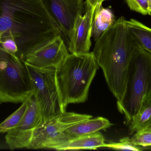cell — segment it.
<instances>
[{"label":"cell","mask_w":151,"mask_h":151,"mask_svg":"<svg viewBox=\"0 0 151 151\" xmlns=\"http://www.w3.org/2000/svg\"><path fill=\"white\" fill-rule=\"evenodd\" d=\"M95 10L85 7L84 15L78 13L68 35V48L71 54L89 53L91 46V28Z\"/></svg>","instance_id":"obj_10"},{"label":"cell","mask_w":151,"mask_h":151,"mask_svg":"<svg viewBox=\"0 0 151 151\" xmlns=\"http://www.w3.org/2000/svg\"><path fill=\"white\" fill-rule=\"evenodd\" d=\"M59 35L66 38L40 0H0V40H15L20 58Z\"/></svg>","instance_id":"obj_1"},{"label":"cell","mask_w":151,"mask_h":151,"mask_svg":"<svg viewBox=\"0 0 151 151\" xmlns=\"http://www.w3.org/2000/svg\"><path fill=\"white\" fill-rule=\"evenodd\" d=\"M32 95L25 61L0 45V103H23Z\"/></svg>","instance_id":"obj_5"},{"label":"cell","mask_w":151,"mask_h":151,"mask_svg":"<svg viewBox=\"0 0 151 151\" xmlns=\"http://www.w3.org/2000/svg\"><path fill=\"white\" fill-rule=\"evenodd\" d=\"M0 45L5 50L17 56L18 48L16 41L12 38H6L1 40Z\"/></svg>","instance_id":"obj_21"},{"label":"cell","mask_w":151,"mask_h":151,"mask_svg":"<svg viewBox=\"0 0 151 151\" xmlns=\"http://www.w3.org/2000/svg\"><path fill=\"white\" fill-rule=\"evenodd\" d=\"M99 69L92 52L69 54L56 68V78L62 102L66 109L69 104L87 100L91 82Z\"/></svg>","instance_id":"obj_3"},{"label":"cell","mask_w":151,"mask_h":151,"mask_svg":"<svg viewBox=\"0 0 151 151\" xmlns=\"http://www.w3.org/2000/svg\"><path fill=\"white\" fill-rule=\"evenodd\" d=\"M41 1L68 38L76 17L78 13L82 14L84 11L83 0Z\"/></svg>","instance_id":"obj_11"},{"label":"cell","mask_w":151,"mask_h":151,"mask_svg":"<svg viewBox=\"0 0 151 151\" xmlns=\"http://www.w3.org/2000/svg\"><path fill=\"white\" fill-rule=\"evenodd\" d=\"M104 147L110 148L118 150L144 151L145 148L141 146H136L132 143L131 138L124 137L118 142H111L105 144Z\"/></svg>","instance_id":"obj_19"},{"label":"cell","mask_w":151,"mask_h":151,"mask_svg":"<svg viewBox=\"0 0 151 151\" xmlns=\"http://www.w3.org/2000/svg\"><path fill=\"white\" fill-rule=\"evenodd\" d=\"M127 20L124 17L116 20L96 41L92 51L117 101L124 95L130 61L141 48L129 33Z\"/></svg>","instance_id":"obj_2"},{"label":"cell","mask_w":151,"mask_h":151,"mask_svg":"<svg viewBox=\"0 0 151 151\" xmlns=\"http://www.w3.org/2000/svg\"><path fill=\"white\" fill-rule=\"evenodd\" d=\"M130 9L143 15L148 14V0H126Z\"/></svg>","instance_id":"obj_20"},{"label":"cell","mask_w":151,"mask_h":151,"mask_svg":"<svg viewBox=\"0 0 151 151\" xmlns=\"http://www.w3.org/2000/svg\"><path fill=\"white\" fill-rule=\"evenodd\" d=\"M92 116L73 112H65L42 121L34 129L27 149H52L70 140L64 131L73 125Z\"/></svg>","instance_id":"obj_7"},{"label":"cell","mask_w":151,"mask_h":151,"mask_svg":"<svg viewBox=\"0 0 151 151\" xmlns=\"http://www.w3.org/2000/svg\"><path fill=\"white\" fill-rule=\"evenodd\" d=\"M148 15L151 16V0H148Z\"/></svg>","instance_id":"obj_22"},{"label":"cell","mask_w":151,"mask_h":151,"mask_svg":"<svg viewBox=\"0 0 151 151\" xmlns=\"http://www.w3.org/2000/svg\"><path fill=\"white\" fill-rule=\"evenodd\" d=\"M112 125L107 119L98 117L78 122L66 129L64 133L70 139H73L94 134L101 130H105Z\"/></svg>","instance_id":"obj_12"},{"label":"cell","mask_w":151,"mask_h":151,"mask_svg":"<svg viewBox=\"0 0 151 151\" xmlns=\"http://www.w3.org/2000/svg\"><path fill=\"white\" fill-rule=\"evenodd\" d=\"M105 139L100 132L79 137L70 139L58 146L55 150L58 151L76 150H97L104 147Z\"/></svg>","instance_id":"obj_13"},{"label":"cell","mask_w":151,"mask_h":151,"mask_svg":"<svg viewBox=\"0 0 151 151\" xmlns=\"http://www.w3.org/2000/svg\"><path fill=\"white\" fill-rule=\"evenodd\" d=\"M115 17L111 9L104 8L102 4L96 7L91 28V37L96 41L101 35L115 23Z\"/></svg>","instance_id":"obj_14"},{"label":"cell","mask_w":151,"mask_h":151,"mask_svg":"<svg viewBox=\"0 0 151 151\" xmlns=\"http://www.w3.org/2000/svg\"><path fill=\"white\" fill-rule=\"evenodd\" d=\"M132 143L136 146H151V125L137 131L131 138Z\"/></svg>","instance_id":"obj_18"},{"label":"cell","mask_w":151,"mask_h":151,"mask_svg":"<svg viewBox=\"0 0 151 151\" xmlns=\"http://www.w3.org/2000/svg\"><path fill=\"white\" fill-rule=\"evenodd\" d=\"M129 33L138 46L151 54V28L136 20H127Z\"/></svg>","instance_id":"obj_15"},{"label":"cell","mask_w":151,"mask_h":151,"mask_svg":"<svg viewBox=\"0 0 151 151\" xmlns=\"http://www.w3.org/2000/svg\"><path fill=\"white\" fill-rule=\"evenodd\" d=\"M30 98L23 102L22 105L16 111L0 124V133H8L19 124L27 110Z\"/></svg>","instance_id":"obj_17"},{"label":"cell","mask_w":151,"mask_h":151,"mask_svg":"<svg viewBox=\"0 0 151 151\" xmlns=\"http://www.w3.org/2000/svg\"><path fill=\"white\" fill-rule=\"evenodd\" d=\"M150 125H151V93L145 97L138 112L129 124V133L132 135Z\"/></svg>","instance_id":"obj_16"},{"label":"cell","mask_w":151,"mask_h":151,"mask_svg":"<svg viewBox=\"0 0 151 151\" xmlns=\"http://www.w3.org/2000/svg\"><path fill=\"white\" fill-rule=\"evenodd\" d=\"M26 64L33 95L39 105L42 121L66 112L57 82L56 68H37Z\"/></svg>","instance_id":"obj_6"},{"label":"cell","mask_w":151,"mask_h":151,"mask_svg":"<svg viewBox=\"0 0 151 151\" xmlns=\"http://www.w3.org/2000/svg\"><path fill=\"white\" fill-rule=\"evenodd\" d=\"M70 54L65 41L58 35L27 55L26 63L37 68H56Z\"/></svg>","instance_id":"obj_9"},{"label":"cell","mask_w":151,"mask_h":151,"mask_svg":"<svg viewBox=\"0 0 151 151\" xmlns=\"http://www.w3.org/2000/svg\"><path fill=\"white\" fill-rule=\"evenodd\" d=\"M151 93V54L141 48L132 57L128 70L125 92L117 101L119 112L129 125L139 110L145 97Z\"/></svg>","instance_id":"obj_4"},{"label":"cell","mask_w":151,"mask_h":151,"mask_svg":"<svg viewBox=\"0 0 151 151\" xmlns=\"http://www.w3.org/2000/svg\"><path fill=\"white\" fill-rule=\"evenodd\" d=\"M39 105L33 95L29 98L27 110L19 124L7 133L6 143L12 150L27 148L31 142L34 130L42 121Z\"/></svg>","instance_id":"obj_8"}]
</instances>
